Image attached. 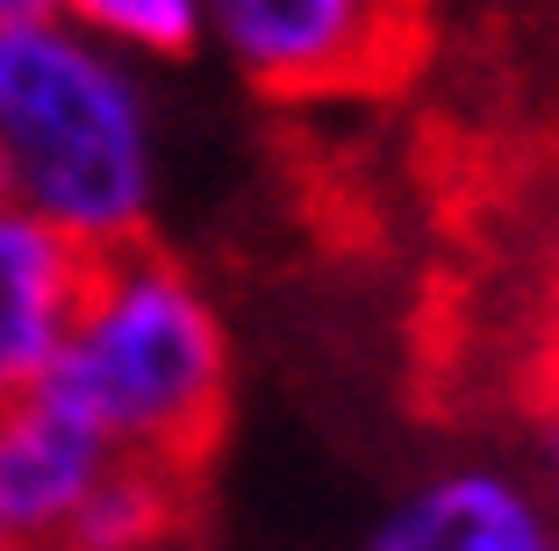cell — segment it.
<instances>
[{"instance_id": "9c48e42d", "label": "cell", "mask_w": 559, "mask_h": 551, "mask_svg": "<svg viewBox=\"0 0 559 551\" xmlns=\"http://www.w3.org/2000/svg\"><path fill=\"white\" fill-rule=\"evenodd\" d=\"M538 494L559 516V402L545 408V422H538Z\"/></svg>"}, {"instance_id": "3957f363", "label": "cell", "mask_w": 559, "mask_h": 551, "mask_svg": "<svg viewBox=\"0 0 559 551\" xmlns=\"http://www.w3.org/2000/svg\"><path fill=\"white\" fill-rule=\"evenodd\" d=\"M201 44L273 100L388 80L409 50V0H201Z\"/></svg>"}, {"instance_id": "5b68a950", "label": "cell", "mask_w": 559, "mask_h": 551, "mask_svg": "<svg viewBox=\"0 0 559 551\" xmlns=\"http://www.w3.org/2000/svg\"><path fill=\"white\" fill-rule=\"evenodd\" d=\"M94 279V251L50 229L22 201H0V402L44 387L50 358Z\"/></svg>"}, {"instance_id": "6da1fadb", "label": "cell", "mask_w": 559, "mask_h": 551, "mask_svg": "<svg viewBox=\"0 0 559 551\" xmlns=\"http://www.w3.org/2000/svg\"><path fill=\"white\" fill-rule=\"evenodd\" d=\"M36 394L94 430L116 458L194 472L230 408L223 309L151 237L100 251L86 301Z\"/></svg>"}, {"instance_id": "7a4b0ae2", "label": "cell", "mask_w": 559, "mask_h": 551, "mask_svg": "<svg viewBox=\"0 0 559 551\" xmlns=\"http://www.w3.org/2000/svg\"><path fill=\"white\" fill-rule=\"evenodd\" d=\"M0 194L86 251L144 243L158 208V115L144 65L58 15L0 29Z\"/></svg>"}, {"instance_id": "277c9868", "label": "cell", "mask_w": 559, "mask_h": 551, "mask_svg": "<svg viewBox=\"0 0 559 551\" xmlns=\"http://www.w3.org/2000/svg\"><path fill=\"white\" fill-rule=\"evenodd\" d=\"M359 551H559V516L524 472L466 458L416 480Z\"/></svg>"}, {"instance_id": "8992f818", "label": "cell", "mask_w": 559, "mask_h": 551, "mask_svg": "<svg viewBox=\"0 0 559 551\" xmlns=\"http://www.w3.org/2000/svg\"><path fill=\"white\" fill-rule=\"evenodd\" d=\"M108 444L44 394L0 402V551H58L94 480L108 472Z\"/></svg>"}, {"instance_id": "30bf717a", "label": "cell", "mask_w": 559, "mask_h": 551, "mask_svg": "<svg viewBox=\"0 0 559 551\" xmlns=\"http://www.w3.org/2000/svg\"><path fill=\"white\" fill-rule=\"evenodd\" d=\"M36 15H50V0H0V29L8 22H36Z\"/></svg>"}, {"instance_id": "52a82bcc", "label": "cell", "mask_w": 559, "mask_h": 551, "mask_svg": "<svg viewBox=\"0 0 559 551\" xmlns=\"http://www.w3.org/2000/svg\"><path fill=\"white\" fill-rule=\"evenodd\" d=\"M187 502H194V472L151 466V458H108L58 551H180Z\"/></svg>"}, {"instance_id": "ba28073f", "label": "cell", "mask_w": 559, "mask_h": 551, "mask_svg": "<svg viewBox=\"0 0 559 551\" xmlns=\"http://www.w3.org/2000/svg\"><path fill=\"white\" fill-rule=\"evenodd\" d=\"M50 15L130 65H173L201 50V0H50Z\"/></svg>"}, {"instance_id": "8fae6325", "label": "cell", "mask_w": 559, "mask_h": 551, "mask_svg": "<svg viewBox=\"0 0 559 551\" xmlns=\"http://www.w3.org/2000/svg\"><path fill=\"white\" fill-rule=\"evenodd\" d=\"M0 201H8V194H0Z\"/></svg>"}]
</instances>
